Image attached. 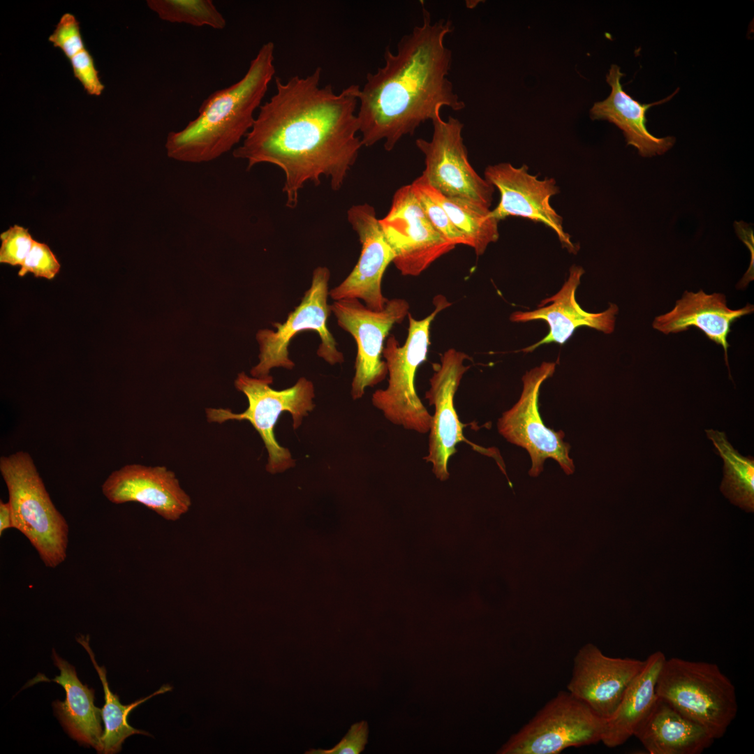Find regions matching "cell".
<instances>
[{"instance_id": "cell-31", "label": "cell", "mask_w": 754, "mask_h": 754, "mask_svg": "<svg viewBox=\"0 0 754 754\" xmlns=\"http://www.w3.org/2000/svg\"><path fill=\"white\" fill-rule=\"evenodd\" d=\"M61 265L48 245L34 240L27 256L20 266V276L31 273L36 277L51 280L60 270Z\"/></svg>"}, {"instance_id": "cell-14", "label": "cell", "mask_w": 754, "mask_h": 754, "mask_svg": "<svg viewBox=\"0 0 754 754\" xmlns=\"http://www.w3.org/2000/svg\"><path fill=\"white\" fill-rule=\"evenodd\" d=\"M379 222L394 255L392 263L404 276L420 275L455 247L431 225L411 184L397 190Z\"/></svg>"}, {"instance_id": "cell-7", "label": "cell", "mask_w": 754, "mask_h": 754, "mask_svg": "<svg viewBox=\"0 0 754 754\" xmlns=\"http://www.w3.org/2000/svg\"><path fill=\"white\" fill-rule=\"evenodd\" d=\"M272 376L258 378L241 372L235 380V386L246 397L247 408L240 413L223 408H208L205 411L209 422H249L259 434L267 451L266 470L275 474L293 467L295 461L289 450L277 442L274 427L281 415L288 412L292 415L293 429H297L303 418L315 407V390L313 383L304 377L300 378L292 387L281 390L272 388Z\"/></svg>"}, {"instance_id": "cell-21", "label": "cell", "mask_w": 754, "mask_h": 754, "mask_svg": "<svg viewBox=\"0 0 754 754\" xmlns=\"http://www.w3.org/2000/svg\"><path fill=\"white\" fill-rule=\"evenodd\" d=\"M624 74L619 66L612 64L606 75L611 87L609 96L593 104L590 110L593 120H606L619 128L628 145L635 147L640 156L651 157L668 151L674 144L675 138L668 136L658 138L646 128V114L652 106L670 101L679 91L677 89L668 97L649 104H642L626 94L621 83Z\"/></svg>"}, {"instance_id": "cell-29", "label": "cell", "mask_w": 754, "mask_h": 754, "mask_svg": "<svg viewBox=\"0 0 754 754\" xmlns=\"http://www.w3.org/2000/svg\"><path fill=\"white\" fill-rule=\"evenodd\" d=\"M411 185L420 206L434 228L454 245L468 246L466 237L454 226L444 209L428 194L421 176L416 178Z\"/></svg>"}, {"instance_id": "cell-3", "label": "cell", "mask_w": 754, "mask_h": 754, "mask_svg": "<svg viewBox=\"0 0 754 754\" xmlns=\"http://www.w3.org/2000/svg\"><path fill=\"white\" fill-rule=\"evenodd\" d=\"M274 44L264 43L244 75L203 101L196 118L182 130L168 134L169 158L199 163L214 160L231 150L252 128L254 112L261 105L275 74Z\"/></svg>"}, {"instance_id": "cell-1", "label": "cell", "mask_w": 754, "mask_h": 754, "mask_svg": "<svg viewBox=\"0 0 754 754\" xmlns=\"http://www.w3.org/2000/svg\"><path fill=\"white\" fill-rule=\"evenodd\" d=\"M321 68L286 82L275 78L276 92L259 112L235 158L247 161L248 170L267 163L285 174L286 205H297L304 184L316 185L324 175L332 189L342 186L363 146L357 114L360 87L351 84L337 94L320 85Z\"/></svg>"}, {"instance_id": "cell-11", "label": "cell", "mask_w": 754, "mask_h": 754, "mask_svg": "<svg viewBox=\"0 0 754 754\" xmlns=\"http://www.w3.org/2000/svg\"><path fill=\"white\" fill-rule=\"evenodd\" d=\"M556 362H542L527 371L522 377L523 390L517 402L503 413L497 422L498 433L505 440L524 448L531 459L528 474L538 476L547 459L559 464L566 475L575 471L573 460L569 455L570 445L563 441L562 430L555 431L545 427L538 408L542 383L555 371Z\"/></svg>"}, {"instance_id": "cell-27", "label": "cell", "mask_w": 754, "mask_h": 754, "mask_svg": "<svg viewBox=\"0 0 754 754\" xmlns=\"http://www.w3.org/2000/svg\"><path fill=\"white\" fill-rule=\"evenodd\" d=\"M723 460L722 492L734 504L753 511L754 507V459L742 456L727 440L724 431L706 429Z\"/></svg>"}, {"instance_id": "cell-17", "label": "cell", "mask_w": 754, "mask_h": 754, "mask_svg": "<svg viewBox=\"0 0 754 754\" xmlns=\"http://www.w3.org/2000/svg\"><path fill=\"white\" fill-rule=\"evenodd\" d=\"M645 663L630 658L609 657L596 645L586 644L574 658L568 691L598 716L608 719Z\"/></svg>"}, {"instance_id": "cell-9", "label": "cell", "mask_w": 754, "mask_h": 754, "mask_svg": "<svg viewBox=\"0 0 754 754\" xmlns=\"http://www.w3.org/2000/svg\"><path fill=\"white\" fill-rule=\"evenodd\" d=\"M606 719L561 691L498 750L501 754H556L602 741Z\"/></svg>"}, {"instance_id": "cell-30", "label": "cell", "mask_w": 754, "mask_h": 754, "mask_svg": "<svg viewBox=\"0 0 754 754\" xmlns=\"http://www.w3.org/2000/svg\"><path fill=\"white\" fill-rule=\"evenodd\" d=\"M0 239V263L12 266L22 265L34 242L28 228L16 224L1 232Z\"/></svg>"}, {"instance_id": "cell-16", "label": "cell", "mask_w": 754, "mask_h": 754, "mask_svg": "<svg viewBox=\"0 0 754 754\" xmlns=\"http://www.w3.org/2000/svg\"><path fill=\"white\" fill-rule=\"evenodd\" d=\"M347 216L358 235L361 253L353 269L341 283L329 291V296L334 301L361 300L367 307L382 310L388 300L382 293V279L394 260V253L374 207L367 203L353 205Z\"/></svg>"}, {"instance_id": "cell-24", "label": "cell", "mask_w": 754, "mask_h": 754, "mask_svg": "<svg viewBox=\"0 0 754 754\" xmlns=\"http://www.w3.org/2000/svg\"><path fill=\"white\" fill-rule=\"evenodd\" d=\"M665 659V654L657 651L645 660L644 667L627 687L616 711L606 719L601 741L606 746L623 744L648 715L657 699L656 686Z\"/></svg>"}, {"instance_id": "cell-35", "label": "cell", "mask_w": 754, "mask_h": 754, "mask_svg": "<svg viewBox=\"0 0 754 754\" xmlns=\"http://www.w3.org/2000/svg\"><path fill=\"white\" fill-rule=\"evenodd\" d=\"M13 528L12 512L10 504L0 501V535L8 528Z\"/></svg>"}, {"instance_id": "cell-4", "label": "cell", "mask_w": 754, "mask_h": 754, "mask_svg": "<svg viewBox=\"0 0 754 754\" xmlns=\"http://www.w3.org/2000/svg\"><path fill=\"white\" fill-rule=\"evenodd\" d=\"M0 472L13 528L29 540L45 566L57 567L66 559L68 524L51 500L31 456L24 451L1 456Z\"/></svg>"}, {"instance_id": "cell-25", "label": "cell", "mask_w": 754, "mask_h": 754, "mask_svg": "<svg viewBox=\"0 0 754 754\" xmlns=\"http://www.w3.org/2000/svg\"><path fill=\"white\" fill-rule=\"evenodd\" d=\"M425 190L445 211L454 226L466 237L478 256L499 238L498 223L491 210L464 200L446 197L433 188L420 175Z\"/></svg>"}, {"instance_id": "cell-32", "label": "cell", "mask_w": 754, "mask_h": 754, "mask_svg": "<svg viewBox=\"0 0 754 754\" xmlns=\"http://www.w3.org/2000/svg\"><path fill=\"white\" fill-rule=\"evenodd\" d=\"M48 40L54 47L59 48L68 59L85 48L80 23L69 13L61 17Z\"/></svg>"}, {"instance_id": "cell-18", "label": "cell", "mask_w": 754, "mask_h": 754, "mask_svg": "<svg viewBox=\"0 0 754 754\" xmlns=\"http://www.w3.org/2000/svg\"><path fill=\"white\" fill-rule=\"evenodd\" d=\"M101 489L114 504L137 502L167 521H177L191 505L175 473L165 466L125 465L112 472Z\"/></svg>"}, {"instance_id": "cell-13", "label": "cell", "mask_w": 754, "mask_h": 754, "mask_svg": "<svg viewBox=\"0 0 754 754\" xmlns=\"http://www.w3.org/2000/svg\"><path fill=\"white\" fill-rule=\"evenodd\" d=\"M468 359V355L454 348L445 351L440 362L433 364L434 374L429 378V389L425 393L429 404L434 406V413L429 431L428 452L423 459L431 464L434 474L441 481L449 479V459L457 452V445L463 442L480 453L493 457L505 473L498 452L488 451L465 438L464 428L468 424L460 421L455 409L454 396L464 375L470 368L464 364Z\"/></svg>"}, {"instance_id": "cell-22", "label": "cell", "mask_w": 754, "mask_h": 754, "mask_svg": "<svg viewBox=\"0 0 754 754\" xmlns=\"http://www.w3.org/2000/svg\"><path fill=\"white\" fill-rule=\"evenodd\" d=\"M633 736L650 754H700L715 740L703 727L658 697Z\"/></svg>"}, {"instance_id": "cell-6", "label": "cell", "mask_w": 754, "mask_h": 754, "mask_svg": "<svg viewBox=\"0 0 754 754\" xmlns=\"http://www.w3.org/2000/svg\"><path fill=\"white\" fill-rule=\"evenodd\" d=\"M434 311L427 317L415 319L408 313V335L401 346L394 335L386 341L383 351L387 368L388 384L372 395V404L392 424L420 434L429 431L432 415L419 398L415 375L426 360L430 345V327L436 316L452 304L439 295L433 300Z\"/></svg>"}, {"instance_id": "cell-10", "label": "cell", "mask_w": 754, "mask_h": 754, "mask_svg": "<svg viewBox=\"0 0 754 754\" xmlns=\"http://www.w3.org/2000/svg\"><path fill=\"white\" fill-rule=\"evenodd\" d=\"M430 140L418 138L415 145L424 157L422 174L427 183L443 195L490 209L494 188L469 163L462 137L463 124L441 114L431 121Z\"/></svg>"}, {"instance_id": "cell-2", "label": "cell", "mask_w": 754, "mask_h": 754, "mask_svg": "<svg viewBox=\"0 0 754 754\" xmlns=\"http://www.w3.org/2000/svg\"><path fill=\"white\" fill-rule=\"evenodd\" d=\"M453 30L450 20L432 22L422 8V22L401 38L397 50H385V64L366 76L359 93L357 117L363 146L379 141L392 151L406 135L448 107L465 108L448 75L452 53L444 43Z\"/></svg>"}, {"instance_id": "cell-19", "label": "cell", "mask_w": 754, "mask_h": 754, "mask_svg": "<svg viewBox=\"0 0 754 754\" xmlns=\"http://www.w3.org/2000/svg\"><path fill=\"white\" fill-rule=\"evenodd\" d=\"M583 274L582 267L572 266L561 290L551 297L542 300L538 309L526 312L516 311L511 314L510 319L512 322L543 320L549 326V331L542 339L522 349V351L532 352L538 346L552 342L563 345L581 326L589 327L605 334L614 331L615 316L619 311L616 304H610L605 311L595 313L585 311L577 302L575 292Z\"/></svg>"}, {"instance_id": "cell-23", "label": "cell", "mask_w": 754, "mask_h": 754, "mask_svg": "<svg viewBox=\"0 0 754 754\" xmlns=\"http://www.w3.org/2000/svg\"><path fill=\"white\" fill-rule=\"evenodd\" d=\"M52 656L60 674L48 681L61 685L66 692L64 701L52 703L56 715L73 739L102 753L101 709L94 705V689L82 684L75 667L60 658L54 649Z\"/></svg>"}, {"instance_id": "cell-28", "label": "cell", "mask_w": 754, "mask_h": 754, "mask_svg": "<svg viewBox=\"0 0 754 754\" xmlns=\"http://www.w3.org/2000/svg\"><path fill=\"white\" fill-rule=\"evenodd\" d=\"M148 7L170 23L223 29L226 20L212 0H148Z\"/></svg>"}, {"instance_id": "cell-12", "label": "cell", "mask_w": 754, "mask_h": 754, "mask_svg": "<svg viewBox=\"0 0 754 754\" xmlns=\"http://www.w3.org/2000/svg\"><path fill=\"white\" fill-rule=\"evenodd\" d=\"M338 325L354 338L357 345L355 375L350 394L354 400L362 398L367 387L382 382L387 375L382 360L385 340L395 324L409 313V303L402 298L388 300L383 309L372 310L357 299L334 301L330 304Z\"/></svg>"}, {"instance_id": "cell-26", "label": "cell", "mask_w": 754, "mask_h": 754, "mask_svg": "<svg viewBox=\"0 0 754 754\" xmlns=\"http://www.w3.org/2000/svg\"><path fill=\"white\" fill-rule=\"evenodd\" d=\"M77 641L89 653L103 687L105 704L101 709V716L104 722V730L102 736V753H116L121 751L123 742L128 737L135 734L149 735L147 732L135 729L128 724L127 719L129 713L151 697L172 690V687L168 685L163 686L159 690L145 698L124 705L120 702L117 695L114 694L110 690L106 677V670L104 666L100 667L96 663L94 654L89 646V636L80 635L77 638Z\"/></svg>"}, {"instance_id": "cell-34", "label": "cell", "mask_w": 754, "mask_h": 754, "mask_svg": "<svg viewBox=\"0 0 754 754\" xmlns=\"http://www.w3.org/2000/svg\"><path fill=\"white\" fill-rule=\"evenodd\" d=\"M369 727L365 720L351 725L341 740L330 749H310L306 754H359L368 742Z\"/></svg>"}, {"instance_id": "cell-33", "label": "cell", "mask_w": 754, "mask_h": 754, "mask_svg": "<svg viewBox=\"0 0 754 754\" xmlns=\"http://www.w3.org/2000/svg\"><path fill=\"white\" fill-rule=\"evenodd\" d=\"M74 77L79 80L87 94L100 96L104 90L94 60L86 48L69 59Z\"/></svg>"}, {"instance_id": "cell-15", "label": "cell", "mask_w": 754, "mask_h": 754, "mask_svg": "<svg viewBox=\"0 0 754 754\" xmlns=\"http://www.w3.org/2000/svg\"><path fill=\"white\" fill-rule=\"evenodd\" d=\"M484 178L500 193V200L491 210L499 221L509 216L526 218L541 223L556 235L561 244L570 253L578 249L563 229L562 217L550 203L559 192L553 178L540 179L529 173L526 165L515 167L510 163L488 165Z\"/></svg>"}, {"instance_id": "cell-5", "label": "cell", "mask_w": 754, "mask_h": 754, "mask_svg": "<svg viewBox=\"0 0 754 754\" xmlns=\"http://www.w3.org/2000/svg\"><path fill=\"white\" fill-rule=\"evenodd\" d=\"M656 693L714 739L724 736L737 714L735 687L712 663L666 658Z\"/></svg>"}, {"instance_id": "cell-20", "label": "cell", "mask_w": 754, "mask_h": 754, "mask_svg": "<svg viewBox=\"0 0 754 754\" xmlns=\"http://www.w3.org/2000/svg\"><path fill=\"white\" fill-rule=\"evenodd\" d=\"M754 307L747 304L743 308L731 309L727 306L725 296L720 293L706 294L702 290L697 293L686 290L670 311L656 317L653 327L665 334L686 331L695 327L702 331L711 341L720 345L727 360V336L732 324L738 318L753 312Z\"/></svg>"}, {"instance_id": "cell-8", "label": "cell", "mask_w": 754, "mask_h": 754, "mask_svg": "<svg viewBox=\"0 0 754 754\" xmlns=\"http://www.w3.org/2000/svg\"><path fill=\"white\" fill-rule=\"evenodd\" d=\"M330 272L326 267H316L311 283L301 302L288 313L283 323H274L276 330L262 329L256 334L259 344V362L251 370L252 377L265 378L275 367L288 370L295 367L289 357L288 346L293 338L300 332L313 330L320 337L317 355L331 365L344 361L343 353L329 330L327 323L331 311L327 303Z\"/></svg>"}]
</instances>
